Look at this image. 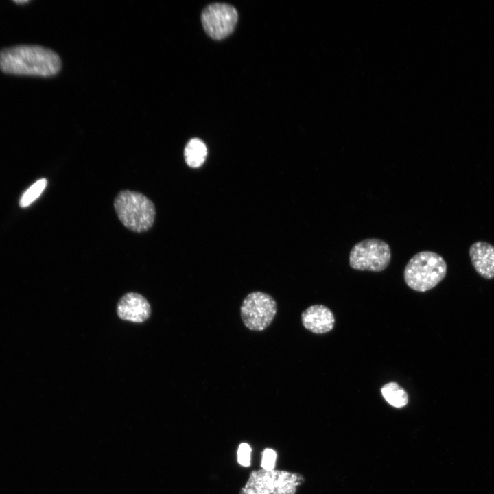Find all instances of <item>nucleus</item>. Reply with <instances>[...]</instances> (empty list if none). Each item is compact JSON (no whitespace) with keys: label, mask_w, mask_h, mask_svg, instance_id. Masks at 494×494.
<instances>
[{"label":"nucleus","mask_w":494,"mask_h":494,"mask_svg":"<svg viewBox=\"0 0 494 494\" xmlns=\"http://www.w3.org/2000/svg\"><path fill=\"white\" fill-rule=\"evenodd\" d=\"M304 481L298 473L262 469L250 473L239 494H295Z\"/></svg>","instance_id":"obj_4"},{"label":"nucleus","mask_w":494,"mask_h":494,"mask_svg":"<svg viewBox=\"0 0 494 494\" xmlns=\"http://www.w3.org/2000/svg\"><path fill=\"white\" fill-rule=\"evenodd\" d=\"M207 155V149L204 142L198 139H190L184 150V157L188 166L192 168L200 167Z\"/></svg>","instance_id":"obj_11"},{"label":"nucleus","mask_w":494,"mask_h":494,"mask_svg":"<svg viewBox=\"0 0 494 494\" xmlns=\"http://www.w3.org/2000/svg\"><path fill=\"white\" fill-rule=\"evenodd\" d=\"M391 251L384 240L370 238L355 244L349 254V265L357 270L381 272L389 265Z\"/></svg>","instance_id":"obj_5"},{"label":"nucleus","mask_w":494,"mask_h":494,"mask_svg":"<svg viewBox=\"0 0 494 494\" xmlns=\"http://www.w3.org/2000/svg\"><path fill=\"white\" fill-rule=\"evenodd\" d=\"M114 207L119 220L130 231L144 232L154 224V205L141 193L128 190L120 191L115 199Z\"/></svg>","instance_id":"obj_3"},{"label":"nucleus","mask_w":494,"mask_h":494,"mask_svg":"<svg viewBox=\"0 0 494 494\" xmlns=\"http://www.w3.org/2000/svg\"><path fill=\"white\" fill-rule=\"evenodd\" d=\"M27 1H26V0L25 1H14V2L17 3H27Z\"/></svg>","instance_id":"obj_16"},{"label":"nucleus","mask_w":494,"mask_h":494,"mask_svg":"<svg viewBox=\"0 0 494 494\" xmlns=\"http://www.w3.org/2000/svg\"><path fill=\"white\" fill-rule=\"evenodd\" d=\"M446 273L447 263L441 255L432 251H421L408 261L403 276L411 289L425 292L436 287Z\"/></svg>","instance_id":"obj_2"},{"label":"nucleus","mask_w":494,"mask_h":494,"mask_svg":"<svg viewBox=\"0 0 494 494\" xmlns=\"http://www.w3.org/2000/svg\"><path fill=\"white\" fill-rule=\"evenodd\" d=\"M277 311V303L272 296L259 291L249 293L240 307L244 325L255 331L266 329L273 321Z\"/></svg>","instance_id":"obj_6"},{"label":"nucleus","mask_w":494,"mask_h":494,"mask_svg":"<svg viewBox=\"0 0 494 494\" xmlns=\"http://www.w3.org/2000/svg\"><path fill=\"white\" fill-rule=\"evenodd\" d=\"M250 452L251 449L248 444L243 443L239 445L237 450V461L241 465L244 467L250 465Z\"/></svg>","instance_id":"obj_14"},{"label":"nucleus","mask_w":494,"mask_h":494,"mask_svg":"<svg viewBox=\"0 0 494 494\" xmlns=\"http://www.w3.org/2000/svg\"><path fill=\"white\" fill-rule=\"evenodd\" d=\"M277 454L272 449H266L262 454L261 467L265 470H272L275 465Z\"/></svg>","instance_id":"obj_15"},{"label":"nucleus","mask_w":494,"mask_h":494,"mask_svg":"<svg viewBox=\"0 0 494 494\" xmlns=\"http://www.w3.org/2000/svg\"><path fill=\"white\" fill-rule=\"evenodd\" d=\"M117 312L121 320L143 322L150 317L151 308L148 301L143 296L129 292L119 301Z\"/></svg>","instance_id":"obj_8"},{"label":"nucleus","mask_w":494,"mask_h":494,"mask_svg":"<svg viewBox=\"0 0 494 494\" xmlns=\"http://www.w3.org/2000/svg\"><path fill=\"white\" fill-rule=\"evenodd\" d=\"M381 392L386 401L393 407L403 408L408 403L407 392L395 382H390L383 386Z\"/></svg>","instance_id":"obj_12"},{"label":"nucleus","mask_w":494,"mask_h":494,"mask_svg":"<svg viewBox=\"0 0 494 494\" xmlns=\"http://www.w3.org/2000/svg\"><path fill=\"white\" fill-rule=\"evenodd\" d=\"M60 68L58 55L40 45H20L0 51V70L5 73L51 76Z\"/></svg>","instance_id":"obj_1"},{"label":"nucleus","mask_w":494,"mask_h":494,"mask_svg":"<svg viewBox=\"0 0 494 494\" xmlns=\"http://www.w3.org/2000/svg\"><path fill=\"white\" fill-rule=\"evenodd\" d=\"M47 184L45 178H41L32 184L21 196L19 200L21 207L25 208L33 203L45 190Z\"/></svg>","instance_id":"obj_13"},{"label":"nucleus","mask_w":494,"mask_h":494,"mask_svg":"<svg viewBox=\"0 0 494 494\" xmlns=\"http://www.w3.org/2000/svg\"><path fill=\"white\" fill-rule=\"evenodd\" d=\"M237 20V10L227 3L209 4L201 14L204 30L214 40H221L229 36L235 30Z\"/></svg>","instance_id":"obj_7"},{"label":"nucleus","mask_w":494,"mask_h":494,"mask_svg":"<svg viewBox=\"0 0 494 494\" xmlns=\"http://www.w3.org/2000/svg\"><path fill=\"white\" fill-rule=\"evenodd\" d=\"M469 256L474 269L481 277L494 278V246L486 242H475L469 248Z\"/></svg>","instance_id":"obj_10"},{"label":"nucleus","mask_w":494,"mask_h":494,"mask_svg":"<svg viewBox=\"0 0 494 494\" xmlns=\"http://www.w3.org/2000/svg\"><path fill=\"white\" fill-rule=\"evenodd\" d=\"M301 320L306 329L316 334L330 331L335 323L333 314L322 305H314L307 307L301 314Z\"/></svg>","instance_id":"obj_9"}]
</instances>
